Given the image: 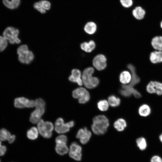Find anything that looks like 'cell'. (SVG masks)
Returning <instances> with one entry per match:
<instances>
[{
    "label": "cell",
    "mask_w": 162,
    "mask_h": 162,
    "mask_svg": "<svg viewBox=\"0 0 162 162\" xmlns=\"http://www.w3.org/2000/svg\"><path fill=\"white\" fill-rule=\"evenodd\" d=\"M109 125L107 118L104 115L96 116L93 119L91 128L93 132L98 135L104 134Z\"/></svg>",
    "instance_id": "obj_1"
},
{
    "label": "cell",
    "mask_w": 162,
    "mask_h": 162,
    "mask_svg": "<svg viewBox=\"0 0 162 162\" xmlns=\"http://www.w3.org/2000/svg\"><path fill=\"white\" fill-rule=\"evenodd\" d=\"M94 72V68L90 67L85 69L82 74L83 84L88 88H94L99 84V81L98 78L92 76Z\"/></svg>",
    "instance_id": "obj_2"
},
{
    "label": "cell",
    "mask_w": 162,
    "mask_h": 162,
    "mask_svg": "<svg viewBox=\"0 0 162 162\" xmlns=\"http://www.w3.org/2000/svg\"><path fill=\"white\" fill-rule=\"evenodd\" d=\"M17 53L18 60L22 63L28 64L34 59L33 53L28 50L27 45L26 44L20 46L17 49Z\"/></svg>",
    "instance_id": "obj_3"
},
{
    "label": "cell",
    "mask_w": 162,
    "mask_h": 162,
    "mask_svg": "<svg viewBox=\"0 0 162 162\" xmlns=\"http://www.w3.org/2000/svg\"><path fill=\"white\" fill-rule=\"evenodd\" d=\"M19 32L18 29L9 26L7 27L4 30L3 35L10 44H19L21 42V40L18 37Z\"/></svg>",
    "instance_id": "obj_4"
},
{
    "label": "cell",
    "mask_w": 162,
    "mask_h": 162,
    "mask_svg": "<svg viewBox=\"0 0 162 162\" xmlns=\"http://www.w3.org/2000/svg\"><path fill=\"white\" fill-rule=\"evenodd\" d=\"M38 129L40 135L43 137L49 138L52 135V131L54 129V126L50 122H44L40 119L38 123Z\"/></svg>",
    "instance_id": "obj_5"
},
{
    "label": "cell",
    "mask_w": 162,
    "mask_h": 162,
    "mask_svg": "<svg viewBox=\"0 0 162 162\" xmlns=\"http://www.w3.org/2000/svg\"><path fill=\"white\" fill-rule=\"evenodd\" d=\"M146 90L149 94L162 96V82L157 80H151L146 85Z\"/></svg>",
    "instance_id": "obj_6"
},
{
    "label": "cell",
    "mask_w": 162,
    "mask_h": 162,
    "mask_svg": "<svg viewBox=\"0 0 162 162\" xmlns=\"http://www.w3.org/2000/svg\"><path fill=\"white\" fill-rule=\"evenodd\" d=\"M14 106L18 108H23L25 107L32 108L35 106V101L29 100L23 97H19L14 100Z\"/></svg>",
    "instance_id": "obj_7"
},
{
    "label": "cell",
    "mask_w": 162,
    "mask_h": 162,
    "mask_svg": "<svg viewBox=\"0 0 162 162\" xmlns=\"http://www.w3.org/2000/svg\"><path fill=\"white\" fill-rule=\"evenodd\" d=\"M69 154L70 157L76 161H80L82 159V148L81 146L76 142H73L70 145Z\"/></svg>",
    "instance_id": "obj_8"
},
{
    "label": "cell",
    "mask_w": 162,
    "mask_h": 162,
    "mask_svg": "<svg viewBox=\"0 0 162 162\" xmlns=\"http://www.w3.org/2000/svg\"><path fill=\"white\" fill-rule=\"evenodd\" d=\"M106 57L103 55H98L93 59V65L97 70L100 71L103 70L106 67Z\"/></svg>",
    "instance_id": "obj_9"
},
{
    "label": "cell",
    "mask_w": 162,
    "mask_h": 162,
    "mask_svg": "<svg viewBox=\"0 0 162 162\" xmlns=\"http://www.w3.org/2000/svg\"><path fill=\"white\" fill-rule=\"evenodd\" d=\"M91 136V132L85 127L79 130L76 137L80 139V142L82 144H85L89 141Z\"/></svg>",
    "instance_id": "obj_10"
},
{
    "label": "cell",
    "mask_w": 162,
    "mask_h": 162,
    "mask_svg": "<svg viewBox=\"0 0 162 162\" xmlns=\"http://www.w3.org/2000/svg\"><path fill=\"white\" fill-rule=\"evenodd\" d=\"M70 128L68 126L66 123H64L63 119L61 118H58L55 123V130L58 134L64 133L68 132Z\"/></svg>",
    "instance_id": "obj_11"
},
{
    "label": "cell",
    "mask_w": 162,
    "mask_h": 162,
    "mask_svg": "<svg viewBox=\"0 0 162 162\" xmlns=\"http://www.w3.org/2000/svg\"><path fill=\"white\" fill-rule=\"evenodd\" d=\"M81 76V71L78 69H74L71 70V74L69 77L68 80L72 82L77 83L79 86H82L83 83Z\"/></svg>",
    "instance_id": "obj_12"
},
{
    "label": "cell",
    "mask_w": 162,
    "mask_h": 162,
    "mask_svg": "<svg viewBox=\"0 0 162 162\" xmlns=\"http://www.w3.org/2000/svg\"><path fill=\"white\" fill-rule=\"evenodd\" d=\"M149 59L152 64L162 63V51L154 50L151 52L149 55Z\"/></svg>",
    "instance_id": "obj_13"
},
{
    "label": "cell",
    "mask_w": 162,
    "mask_h": 162,
    "mask_svg": "<svg viewBox=\"0 0 162 162\" xmlns=\"http://www.w3.org/2000/svg\"><path fill=\"white\" fill-rule=\"evenodd\" d=\"M139 115L143 118L148 117L152 113V109L148 104H143L141 105L138 109Z\"/></svg>",
    "instance_id": "obj_14"
},
{
    "label": "cell",
    "mask_w": 162,
    "mask_h": 162,
    "mask_svg": "<svg viewBox=\"0 0 162 162\" xmlns=\"http://www.w3.org/2000/svg\"><path fill=\"white\" fill-rule=\"evenodd\" d=\"M150 44L152 48L154 50L162 51V36L154 37L151 40Z\"/></svg>",
    "instance_id": "obj_15"
},
{
    "label": "cell",
    "mask_w": 162,
    "mask_h": 162,
    "mask_svg": "<svg viewBox=\"0 0 162 162\" xmlns=\"http://www.w3.org/2000/svg\"><path fill=\"white\" fill-rule=\"evenodd\" d=\"M44 114L41 111L36 108L31 114L30 122L33 124L38 123L41 119V117Z\"/></svg>",
    "instance_id": "obj_16"
},
{
    "label": "cell",
    "mask_w": 162,
    "mask_h": 162,
    "mask_svg": "<svg viewBox=\"0 0 162 162\" xmlns=\"http://www.w3.org/2000/svg\"><path fill=\"white\" fill-rule=\"evenodd\" d=\"M131 79V74L130 72L128 71H124L120 74V81L123 84L126 85L129 83Z\"/></svg>",
    "instance_id": "obj_17"
},
{
    "label": "cell",
    "mask_w": 162,
    "mask_h": 162,
    "mask_svg": "<svg viewBox=\"0 0 162 162\" xmlns=\"http://www.w3.org/2000/svg\"><path fill=\"white\" fill-rule=\"evenodd\" d=\"M133 16L138 20H141L144 17L146 14L145 10L140 6L135 8L132 11Z\"/></svg>",
    "instance_id": "obj_18"
},
{
    "label": "cell",
    "mask_w": 162,
    "mask_h": 162,
    "mask_svg": "<svg viewBox=\"0 0 162 162\" xmlns=\"http://www.w3.org/2000/svg\"><path fill=\"white\" fill-rule=\"evenodd\" d=\"M95 43L92 40H90L88 42H84L80 44L81 49L87 52H91L95 49Z\"/></svg>",
    "instance_id": "obj_19"
},
{
    "label": "cell",
    "mask_w": 162,
    "mask_h": 162,
    "mask_svg": "<svg viewBox=\"0 0 162 162\" xmlns=\"http://www.w3.org/2000/svg\"><path fill=\"white\" fill-rule=\"evenodd\" d=\"M20 0H3L4 6L9 9H14L18 8L20 4Z\"/></svg>",
    "instance_id": "obj_20"
},
{
    "label": "cell",
    "mask_w": 162,
    "mask_h": 162,
    "mask_svg": "<svg viewBox=\"0 0 162 162\" xmlns=\"http://www.w3.org/2000/svg\"><path fill=\"white\" fill-rule=\"evenodd\" d=\"M97 29V26L96 24L92 21L87 22L84 27L85 31L87 34H94L96 32Z\"/></svg>",
    "instance_id": "obj_21"
},
{
    "label": "cell",
    "mask_w": 162,
    "mask_h": 162,
    "mask_svg": "<svg viewBox=\"0 0 162 162\" xmlns=\"http://www.w3.org/2000/svg\"><path fill=\"white\" fill-rule=\"evenodd\" d=\"M55 150L57 154L60 155H63L68 153L69 149L66 144L58 143L56 144Z\"/></svg>",
    "instance_id": "obj_22"
},
{
    "label": "cell",
    "mask_w": 162,
    "mask_h": 162,
    "mask_svg": "<svg viewBox=\"0 0 162 162\" xmlns=\"http://www.w3.org/2000/svg\"><path fill=\"white\" fill-rule=\"evenodd\" d=\"M127 125V124L125 120L121 118L118 119L114 124V127L119 131H123Z\"/></svg>",
    "instance_id": "obj_23"
},
{
    "label": "cell",
    "mask_w": 162,
    "mask_h": 162,
    "mask_svg": "<svg viewBox=\"0 0 162 162\" xmlns=\"http://www.w3.org/2000/svg\"><path fill=\"white\" fill-rule=\"evenodd\" d=\"M88 92L83 87H79L73 91L72 96L75 98L79 99L84 96Z\"/></svg>",
    "instance_id": "obj_24"
},
{
    "label": "cell",
    "mask_w": 162,
    "mask_h": 162,
    "mask_svg": "<svg viewBox=\"0 0 162 162\" xmlns=\"http://www.w3.org/2000/svg\"><path fill=\"white\" fill-rule=\"evenodd\" d=\"M136 143L137 146L141 151L145 150L147 147V144L146 139L143 136L137 138L136 140Z\"/></svg>",
    "instance_id": "obj_25"
},
{
    "label": "cell",
    "mask_w": 162,
    "mask_h": 162,
    "mask_svg": "<svg viewBox=\"0 0 162 162\" xmlns=\"http://www.w3.org/2000/svg\"><path fill=\"white\" fill-rule=\"evenodd\" d=\"M38 128L35 127H32L28 130L27 132V137L30 140H35L38 136Z\"/></svg>",
    "instance_id": "obj_26"
},
{
    "label": "cell",
    "mask_w": 162,
    "mask_h": 162,
    "mask_svg": "<svg viewBox=\"0 0 162 162\" xmlns=\"http://www.w3.org/2000/svg\"><path fill=\"white\" fill-rule=\"evenodd\" d=\"M108 102L111 106L115 107L119 105L121 100L118 98L114 95H111L108 98Z\"/></svg>",
    "instance_id": "obj_27"
},
{
    "label": "cell",
    "mask_w": 162,
    "mask_h": 162,
    "mask_svg": "<svg viewBox=\"0 0 162 162\" xmlns=\"http://www.w3.org/2000/svg\"><path fill=\"white\" fill-rule=\"evenodd\" d=\"M11 135L10 133L4 128L0 129V140L2 141L8 140Z\"/></svg>",
    "instance_id": "obj_28"
},
{
    "label": "cell",
    "mask_w": 162,
    "mask_h": 162,
    "mask_svg": "<svg viewBox=\"0 0 162 162\" xmlns=\"http://www.w3.org/2000/svg\"><path fill=\"white\" fill-rule=\"evenodd\" d=\"M36 108L41 111L44 113L45 112V104L44 101L41 98H39L35 100Z\"/></svg>",
    "instance_id": "obj_29"
},
{
    "label": "cell",
    "mask_w": 162,
    "mask_h": 162,
    "mask_svg": "<svg viewBox=\"0 0 162 162\" xmlns=\"http://www.w3.org/2000/svg\"><path fill=\"white\" fill-rule=\"evenodd\" d=\"M97 106L99 109L100 111H106L109 108V103L106 100H101L98 103Z\"/></svg>",
    "instance_id": "obj_30"
},
{
    "label": "cell",
    "mask_w": 162,
    "mask_h": 162,
    "mask_svg": "<svg viewBox=\"0 0 162 162\" xmlns=\"http://www.w3.org/2000/svg\"><path fill=\"white\" fill-rule=\"evenodd\" d=\"M34 8L41 14L46 13L47 11L44 10L39 1L34 3L33 5Z\"/></svg>",
    "instance_id": "obj_31"
},
{
    "label": "cell",
    "mask_w": 162,
    "mask_h": 162,
    "mask_svg": "<svg viewBox=\"0 0 162 162\" xmlns=\"http://www.w3.org/2000/svg\"><path fill=\"white\" fill-rule=\"evenodd\" d=\"M43 9L46 11L49 10L52 7V4L51 2L48 0H39Z\"/></svg>",
    "instance_id": "obj_32"
},
{
    "label": "cell",
    "mask_w": 162,
    "mask_h": 162,
    "mask_svg": "<svg viewBox=\"0 0 162 162\" xmlns=\"http://www.w3.org/2000/svg\"><path fill=\"white\" fill-rule=\"evenodd\" d=\"M8 41L3 36L0 35V52L4 51L8 45Z\"/></svg>",
    "instance_id": "obj_33"
},
{
    "label": "cell",
    "mask_w": 162,
    "mask_h": 162,
    "mask_svg": "<svg viewBox=\"0 0 162 162\" xmlns=\"http://www.w3.org/2000/svg\"><path fill=\"white\" fill-rule=\"evenodd\" d=\"M67 141V137L65 135H59L56 137L55 140V142L56 144H66Z\"/></svg>",
    "instance_id": "obj_34"
},
{
    "label": "cell",
    "mask_w": 162,
    "mask_h": 162,
    "mask_svg": "<svg viewBox=\"0 0 162 162\" xmlns=\"http://www.w3.org/2000/svg\"><path fill=\"white\" fill-rule=\"evenodd\" d=\"M90 99V95L88 92L83 96L79 99V102L80 104H84L88 102Z\"/></svg>",
    "instance_id": "obj_35"
},
{
    "label": "cell",
    "mask_w": 162,
    "mask_h": 162,
    "mask_svg": "<svg viewBox=\"0 0 162 162\" xmlns=\"http://www.w3.org/2000/svg\"><path fill=\"white\" fill-rule=\"evenodd\" d=\"M121 5L125 8H129L131 7L133 4L132 0H120Z\"/></svg>",
    "instance_id": "obj_36"
},
{
    "label": "cell",
    "mask_w": 162,
    "mask_h": 162,
    "mask_svg": "<svg viewBox=\"0 0 162 162\" xmlns=\"http://www.w3.org/2000/svg\"><path fill=\"white\" fill-rule=\"evenodd\" d=\"M150 162H162V159L158 156L154 155L151 158Z\"/></svg>",
    "instance_id": "obj_37"
},
{
    "label": "cell",
    "mask_w": 162,
    "mask_h": 162,
    "mask_svg": "<svg viewBox=\"0 0 162 162\" xmlns=\"http://www.w3.org/2000/svg\"><path fill=\"white\" fill-rule=\"evenodd\" d=\"M7 150V148L4 145L2 146L0 148V156L4 155Z\"/></svg>",
    "instance_id": "obj_38"
},
{
    "label": "cell",
    "mask_w": 162,
    "mask_h": 162,
    "mask_svg": "<svg viewBox=\"0 0 162 162\" xmlns=\"http://www.w3.org/2000/svg\"><path fill=\"white\" fill-rule=\"evenodd\" d=\"M15 136L14 135H11L8 140V141L9 143L11 144L15 141Z\"/></svg>",
    "instance_id": "obj_39"
},
{
    "label": "cell",
    "mask_w": 162,
    "mask_h": 162,
    "mask_svg": "<svg viewBox=\"0 0 162 162\" xmlns=\"http://www.w3.org/2000/svg\"><path fill=\"white\" fill-rule=\"evenodd\" d=\"M133 95L136 98H140L142 96L141 93L136 89L134 92Z\"/></svg>",
    "instance_id": "obj_40"
},
{
    "label": "cell",
    "mask_w": 162,
    "mask_h": 162,
    "mask_svg": "<svg viewBox=\"0 0 162 162\" xmlns=\"http://www.w3.org/2000/svg\"><path fill=\"white\" fill-rule=\"evenodd\" d=\"M66 124L70 128L73 127L74 125V123L73 121H70L67 123Z\"/></svg>",
    "instance_id": "obj_41"
},
{
    "label": "cell",
    "mask_w": 162,
    "mask_h": 162,
    "mask_svg": "<svg viewBox=\"0 0 162 162\" xmlns=\"http://www.w3.org/2000/svg\"><path fill=\"white\" fill-rule=\"evenodd\" d=\"M158 138L160 141L162 143V132L159 135Z\"/></svg>",
    "instance_id": "obj_42"
},
{
    "label": "cell",
    "mask_w": 162,
    "mask_h": 162,
    "mask_svg": "<svg viewBox=\"0 0 162 162\" xmlns=\"http://www.w3.org/2000/svg\"><path fill=\"white\" fill-rule=\"evenodd\" d=\"M160 27L161 28H162V21L160 23Z\"/></svg>",
    "instance_id": "obj_43"
},
{
    "label": "cell",
    "mask_w": 162,
    "mask_h": 162,
    "mask_svg": "<svg viewBox=\"0 0 162 162\" xmlns=\"http://www.w3.org/2000/svg\"><path fill=\"white\" fill-rule=\"evenodd\" d=\"M2 146V142L1 141V140H0V148Z\"/></svg>",
    "instance_id": "obj_44"
},
{
    "label": "cell",
    "mask_w": 162,
    "mask_h": 162,
    "mask_svg": "<svg viewBox=\"0 0 162 162\" xmlns=\"http://www.w3.org/2000/svg\"><path fill=\"white\" fill-rule=\"evenodd\" d=\"M0 162H1V160H0Z\"/></svg>",
    "instance_id": "obj_45"
}]
</instances>
